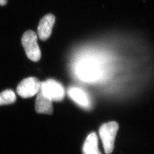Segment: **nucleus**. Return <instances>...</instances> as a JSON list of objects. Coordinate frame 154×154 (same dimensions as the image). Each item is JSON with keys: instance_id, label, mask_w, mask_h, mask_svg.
I'll list each match as a JSON object with an SVG mask.
<instances>
[{"instance_id": "f257e3e1", "label": "nucleus", "mask_w": 154, "mask_h": 154, "mask_svg": "<svg viewBox=\"0 0 154 154\" xmlns=\"http://www.w3.org/2000/svg\"><path fill=\"white\" fill-rule=\"evenodd\" d=\"M118 129V123L114 121L106 123L99 128V136L106 154H111L114 150L116 135Z\"/></svg>"}, {"instance_id": "f03ea898", "label": "nucleus", "mask_w": 154, "mask_h": 154, "mask_svg": "<svg viewBox=\"0 0 154 154\" xmlns=\"http://www.w3.org/2000/svg\"><path fill=\"white\" fill-rule=\"evenodd\" d=\"M38 36L35 32L29 30L22 35L21 43L28 58L34 62L39 61L41 51L37 43Z\"/></svg>"}, {"instance_id": "7ed1b4c3", "label": "nucleus", "mask_w": 154, "mask_h": 154, "mask_svg": "<svg viewBox=\"0 0 154 154\" xmlns=\"http://www.w3.org/2000/svg\"><path fill=\"white\" fill-rule=\"evenodd\" d=\"M40 91L52 101H61L65 95V90L61 83L51 79L41 83Z\"/></svg>"}, {"instance_id": "20e7f679", "label": "nucleus", "mask_w": 154, "mask_h": 154, "mask_svg": "<svg viewBox=\"0 0 154 154\" xmlns=\"http://www.w3.org/2000/svg\"><path fill=\"white\" fill-rule=\"evenodd\" d=\"M41 83L35 77L26 78L18 85L17 93L23 98H30L38 93Z\"/></svg>"}, {"instance_id": "39448f33", "label": "nucleus", "mask_w": 154, "mask_h": 154, "mask_svg": "<svg viewBox=\"0 0 154 154\" xmlns=\"http://www.w3.org/2000/svg\"><path fill=\"white\" fill-rule=\"evenodd\" d=\"M55 22V17L51 13L47 14L41 18L37 28L38 36L41 41H45L50 37Z\"/></svg>"}, {"instance_id": "423d86ee", "label": "nucleus", "mask_w": 154, "mask_h": 154, "mask_svg": "<svg viewBox=\"0 0 154 154\" xmlns=\"http://www.w3.org/2000/svg\"><path fill=\"white\" fill-rule=\"evenodd\" d=\"M68 95L72 100L83 108L88 109L91 106L88 95L81 88H70L68 90Z\"/></svg>"}, {"instance_id": "0eeeda50", "label": "nucleus", "mask_w": 154, "mask_h": 154, "mask_svg": "<svg viewBox=\"0 0 154 154\" xmlns=\"http://www.w3.org/2000/svg\"><path fill=\"white\" fill-rule=\"evenodd\" d=\"M35 109L39 114H51L53 113L52 100L46 97L40 90L37 94Z\"/></svg>"}, {"instance_id": "6e6552de", "label": "nucleus", "mask_w": 154, "mask_h": 154, "mask_svg": "<svg viewBox=\"0 0 154 154\" xmlns=\"http://www.w3.org/2000/svg\"><path fill=\"white\" fill-rule=\"evenodd\" d=\"M83 154H102L98 149V139L95 132L90 133L83 144Z\"/></svg>"}, {"instance_id": "1a4fd4ad", "label": "nucleus", "mask_w": 154, "mask_h": 154, "mask_svg": "<svg viewBox=\"0 0 154 154\" xmlns=\"http://www.w3.org/2000/svg\"><path fill=\"white\" fill-rule=\"evenodd\" d=\"M16 100V94L11 90H6L0 93V106L12 104Z\"/></svg>"}, {"instance_id": "9d476101", "label": "nucleus", "mask_w": 154, "mask_h": 154, "mask_svg": "<svg viewBox=\"0 0 154 154\" xmlns=\"http://www.w3.org/2000/svg\"><path fill=\"white\" fill-rule=\"evenodd\" d=\"M8 3V0H0V6H5Z\"/></svg>"}]
</instances>
